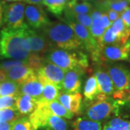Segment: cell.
<instances>
[{"mask_svg": "<svg viewBox=\"0 0 130 130\" xmlns=\"http://www.w3.org/2000/svg\"><path fill=\"white\" fill-rule=\"evenodd\" d=\"M97 42L98 44V48H101V47L106 46V45L119 43L118 33L116 32V30L114 29V28H113L112 26H110L109 28H107L106 30L102 37Z\"/></svg>", "mask_w": 130, "mask_h": 130, "instance_id": "cell-23", "label": "cell"}, {"mask_svg": "<svg viewBox=\"0 0 130 130\" xmlns=\"http://www.w3.org/2000/svg\"><path fill=\"white\" fill-rule=\"evenodd\" d=\"M18 95L0 96V110L7 108H16Z\"/></svg>", "mask_w": 130, "mask_h": 130, "instance_id": "cell-29", "label": "cell"}, {"mask_svg": "<svg viewBox=\"0 0 130 130\" xmlns=\"http://www.w3.org/2000/svg\"><path fill=\"white\" fill-rule=\"evenodd\" d=\"M42 30L53 47L71 51L84 48L83 43L73 30L65 23L50 22Z\"/></svg>", "mask_w": 130, "mask_h": 130, "instance_id": "cell-2", "label": "cell"}, {"mask_svg": "<svg viewBox=\"0 0 130 130\" xmlns=\"http://www.w3.org/2000/svg\"><path fill=\"white\" fill-rule=\"evenodd\" d=\"M3 2H17V1H23V0H2Z\"/></svg>", "mask_w": 130, "mask_h": 130, "instance_id": "cell-42", "label": "cell"}, {"mask_svg": "<svg viewBox=\"0 0 130 130\" xmlns=\"http://www.w3.org/2000/svg\"><path fill=\"white\" fill-rule=\"evenodd\" d=\"M25 4L23 2H13L3 5L4 28L20 29L27 23H25Z\"/></svg>", "mask_w": 130, "mask_h": 130, "instance_id": "cell-7", "label": "cell"}, {"mask_svg": "<svg viewBox=\"0 0 130 130\" xmlns=\"http://www.w3.org/2000/svg\"><path fill=\"white\" fill-rule=\"evenodd\" d=\"M90 1H92V2H95V3L97 5V4H99V3L102 2L103 1H104V0H90Z\"/></svg>", "mask_w": 130, "mask_h": 130, "instance_id": "cell-41", "label": "cell"}, {"mask_svg": "<svg viewBox=\"0 0 130 130\" xmlns=\"http://www.w3.org/2000/svg\"><path fill=\"white\" fill-rule=\"evenodd\" d=\"M95 77L97 80L98 87L100 93H103L108 96L114 93L115 87L107 72L101 69H98L95 71Z\"/></svg>", "mask_w": 130, "mask_h": 130, "instance_id": "cell-16", "label": "cell"}, {"mask_svg": "<svg viewBox=\"0 0 130 130\" xmlns=\"http://www.w3.org/2000/svg\"><path fill=\"white\" fill-rule=\"evenodd\" d=\"M100 25H101V26L102 28L106 29V30L111 25V23L110 22L106 13H103L102 14L101 18V20H100Z\"/></svg>", "mask_w": 130, "mask_h": 130, "instance_id": "cell-36", "label": "cell"}, {"mask_svg": "<svg viewBox=\"0 0 130 130\" xmlns=\"http://www.w3.org/2000/svg\"><path fill=\"white\" fill-rule=\"evenodd\" d=\"M85 69L77 67L66 71L64 75L61 91L69 94L79 93L82 85V77L85 73Z\"/></svg>", "mask_w": 130, "mask_h": 130, "instance_id": "cell-11", "label": "cell"}, {"mask_svg": "<svg viewBox=\"0 0 130 130\" xmlns=\"http://www.w3.org/2000/svg\"><path fill=\"white\" fill-rule=\"evenodd\" d=\"M25 61H26V64L28 65V67H30L35 72H36L38 69L41 67L42 65L43 64L45 61V59L44 57H43L38 54L31 53V54L29 56L28 59Z\"/></svg>", "mask_w": 130, "mask_h": 130, "instance_id": "cell-28", "label": "cell"}, {"mask_svg": "<svg viewBox=\"0 0 130 130\" xmlns=\"http://www.w3.org/2000/svg\"><path fill=\"white\" fill-rule=\"evenodd\" d=\"M108 74L111 79L117 90L127 89L130 83V71L120 64L109 66L107 69Z\"/></svg>", "mask_w": 130, "mask_h": 130, "instance_id": "cell-12", "label": "cell"}, {"mask_svg": "<svg viewBox=\"0 0 130 130\" xmlns=\"http://www.w3.org/2000/svg\"><path fill=\"white\" fill-rule=\"evenodd\" d=\"M43 90L41 98L38 101V103H47L56 101L61 93V90L56 85L51 83H43Z\"/></svg>", "mask_w": 130, "mask_h": 130, "instance_id": "cell-19", "label": "cell"}, {"mask_svg": "<svg viewBox=\"0 0 130 130\" xmlns=\"http://www.w3.org/2000/svg\"><path fill=\"white\" fill-rule=\"evenodd\" d=\"M120 18L123 21L124 24L128 29L130 30V7H127L121 14Z\"/></svg>", "mask_w": 130, "mask_h": 130, "instance_id": "cell-35", "label": "cell"}, {"mask_svg": "<svg viewBox=\"0 0 130 130\" xmlns=\"http://www.w3.org/2000/svg\"><path fill=\"white\" fill-rule=\"evenodd\" d=\"M106 13L107 16H108V18L111 24L116 20V19H118L120 17L119 13H118L117 12L114 11V10H112V9H108Z\"/></svg>", "mask_w": 130, "mask_h": 130, "instance_id": "cell-37", "label": "cell"}, {"mask_svg": "<svg viewBox=\"0 0 130 130\" xmlns=\"http://www.w3.org/2000/svg\"><path fill=\"white\" fill-rule=\"evenodd\" d=\"M36 73L42 84L46 83L53 84L61 90L64 70L45 59L43 64L36 72Z\"/></svg>", "mask_w": 130, "mask_h": 130, "instance_id": "cell-8", "label": "cell"}, {"mask_svg": "<svg viewBox=\"0 0 130 130\" xmlns=\"http://www.w3.org/2000/svg\"><path fill=\"white\" fill-rule=\"evenodd\" d=\"M89 30L90 32V34L96 41H98L102 37L104 32L106 31V29H104L101 26L100 23L92 24L90 28H89Z\"/></svg>", "mask_w": 130, "mask_h": 130, "instance_id": "cell-32", "label": "cell"}, {"mask_svg": "<svg viewBox=\"0 0 130 130\" xmlns=\"http://www.w3.org/2000/svg\"><path fill=\"white\" fill-rule=\"evenodd\" d=\"M38 104H42L46 107L47 110L52 113L53 115L59 116L61 118H66L68 119H71L74 117V113L65 108L57 100L51 101L47 103H38Z\"/></svg>", "mask_w": 130, "mask_h": 130, "instance_id": "cell-18", "label": "cell"}, {"mask_svg": "<svg viewBox=\"0 0 130 130\" xmlns=\"http://www.w3.org/2000/svg\"><path fill=\"white\" fill-rule=\"evenodd\" d=\"M5 74L6 79L12 80L19 85H21L33 74H36V72L25 64L16 66L5 71Z\"/></svg>", "mask_w": 130, "mask_h": 130, "instance_id": "cell-14", "label": "cell"}, {"mask_svg": "<svg viewBox=\"0 0 130 130\" xmlns=\"http://www.w3.org/2000/svg\"><path fill=\"white\" fill-rule=\"evenodd\" d=\"M28 26L26 24L20 29L2 28L0 32V56L2 58L21 61L28 59L31 53L22 47V41Z\"/></svg>", "mask_w": 130, "mask_h": 130, "instance_id": "cell-1", "label": "cell"}, {"mask_svg": "<svg viewBox=\"0 0 130 130\" xmlns=\"http://www.w3.org/2000/svg\"><path fill=\"white\" fill-rule=\"evenodd\" d=\"M77 1H88V0H77Z\"/></svg>", "mask_w": 130, "mask_h": 130, "instance_id": "cell-44", "label": "cell"}, {"mask_svg": "<svg viewBox=\"0 0 130 130\" xmlns=\"http://www.w3.org/2000/svg\"><path fill=\"white\" fill-rule=\"evenodd\" d=\"M25 18L28 25L34 30L43 29L51 22L41 5H26Z\"/></svg>", "mask_w": 130, "mask_h": 130, "instance_id": "cell-10", "label": "cell"}, {"mask_svg": "<svg viewBox=\"0 0 130 130\" xmlns=\"http://www.w3.org/2000/svg\"><path fill=\"white\" fill-rule=\"evenodd\" d=\"M93 5L88 1L69 0L64 9V14H90L93 11Z\"/></svg>", "mask_w": 130, "mask_h": 130, "instance_id": "cell-17", "label": "cell"}, {"mask_svg": "<svg viewBox=\"0 0 130 130\" xmlns=\"http://www.w3.org/2000/svg\"><path fill=\"white\" fill-rule=\"evenodd\" d=\"M98 49L101 56V64L106 60H128L130 54V41H128L124 45L119 43L106 45L98 48Z\"/></svg>", "mask_w": 130, "mask_h": 130, "instance_id": "cell-9", "label": "cell"}, {"mask_svg": "<svg viewBox=\"0 0 130 130\" xmlns=\"http://www.w3.org/2000/svg\"><path fill=\"white\" fill-rule=\"evenodd\" d=\"M69 0H43V5L46 6L48 10L53 14L60 17Z\"/></svg>", "mask_w": 130, "mask_h": 130, "instance_id": "cell-21", "label": "cell"}, {"mask_svg": "<svg viewBox=\"0 0 130 130\" xmlns=\"http://www.w3.org/2000/svg\"><path fill=\"white\" fill-rule=\"evenodd\" d=\"M21 116L16 108L0 110V122H13Z\"/></svg>", "mask_w": 130, "mask_h": 130, "instance_id": "cell-27", "label": "cell"}, {"mask_svg": "<svg viewBox=\"0 0 130 130\" xmlns=\"http://www.w3.org/2000/svg\"><path fill=\"white\" fill-rule=\"evenodd\" d=\"M5 2L0 0V28L2 25L3 22V5H4Z\"/></svg>", "mask_w": 130, "mask_h": 130, "instance_id": "cell-40", "label": "cell"}, {"mask_svg": "<svg viewBox=\"0 0 130 130\" xmlns=\"http://www.w3.org/2000/svg\"><path fill=\"white\" fill-rule=\"evenodd\" d=\"M100 93L95 75L89 77L84 88V96L87 101H92Z\"/></svg>", "mask_w": 130, "mask_h": 130, "instance_id": "cell-20", "label": "cell"}, {"mask_svg": "<svg viewBox=\"0 0 130 130\" xmlns=\"http://www.w3.org/2000/svg\"><path fill=\"white\" fill-rule=\"evenodd\" d=\"M115 100L109 98L105 100L95 99L88 101L85 108V118L95 121H103L114 113Z\"/></svg>", "mask_w": 130, "mask_h": 130, "instance_id": "cell-5", "label": "cell"}, {"mask_svg": "<svg viewBox=\"0 0 130 130\" xmlns=\"http://www.w3.org/2000/svg\"><path fill=\"white\" fill-rule=\"evenodd\" d=\"M25 64H26L25 61L15 60V59L5 61H2L0 63V70L7 71V70H9L14 67L18 66V65Z\"/></svg>", "mask_w": 130, "mask_h": 130, "instance_id": "cell-34", "label": "cell"}, {"mask_svg": "<svg viewBox=\"0 0 130 130\" xmlns=\"http://www.w3.org/2000/svg\"><path fill=\"white\" fill-rule=\"evenodd\" d=\"M38 106V101L27 94H19L17 98L16 109L21 116L30 115Z\"/></svg>", "mask_w": 130, "mask_h": 130, "instance_id": "cell-15", "label": "cell"}, {"mask_svg": "<svg viewBox=\"0 0 130 130\" xmlns=\"http://www.w3.org/2000/svg\"><path fill=\"white\" fill-rule=\"evenodd\" d=\"M20 85L14 81L6 79L0 82V96L18 95Z\"/></svg>", "mask_w": 130, "mask_h": 130, "instance_id": "cell-24", "label": "cell"}, {"mask_svg": "<svg viewBox=\"0 0 130 130\" xmlns=\"http://www.w3.org/2000/svg\"><path fill=\"white\" fill-rule=\"evenodd\" d=\"M130 123L120 118H114L105 124L103 130H127Z\"/></svg>", "mask_w": 130, "mask_h": 130, "instance_id": "cell-25", "label": "cell"}, {"mask_svg": "<svg viewBox=\"0 0 130 130\" xmlns=\"http://www.w3.org/2000/svg\"><path fill=\"white\" fill-rule=\"evenodd\" d=\"M33 130H67L68 122L63 118L51 113L42 104H38L36 109L29 116Z\"/></svg>", "mask_w": 130, "mask_h": 130, "instance_id": "cell-4", "label": "cell"}, {"mask_svg": "<svg viewBox=\"0 0 130 130\" xmlns=\"http://www.w3.org/2000/svg\"><path fill=\"white\" fill-rule=\"evenodd\" d=\"M12 130H33L32 125L27 117L19 118L12 124Z\"/></svg>", "mask_w": 130, "mask_h": 130, "instance_id": "cell-30", "label": "cell"}, {"mask_svg": "<svg viewBox=\"0 0 130 130\" xmlns=\"http://www.w3.org/2000/svg\"><path fill=\"white\" fill-rule=\"evenodd\" d=\"M43 85L38 78L36 73L20 85L19 94H27L38 101L42 96Z\"/></svg>", "mask_w": 130, "mask_h": 130, "instance_id": "cell-13", "label": "cell"}, {"mask_svg": "<svg viewBox=\"0 0 130 130\" xmlns=\"http://www.w3.org/2000/svg\"><path fill=\"white\" fill-rule=\"evenodd\" d=\"M44 59L66 72L77 67L86 70L89 66L88 56L79 50H65L53 47L45 54Z\"/></svg>", "mask_w": 130, "mask_h": 130, "instance_id": "cell-3", "label": "cell"}, {"mask_svg": "<svg viewBox=\"0 0 130 130\" xmlns=\"http://www.w3.org/2000/svg\"><path fill=\"white\" fill-rule=\"evenodd\" d=\"M12 122H0V130H12Z\"/></svg>", "mask_w": 130, "mask_h": 130, "instance_id": "cell-38", "label": "cell"}, {"mask_svg": "<svg viewBox=\"0 0 130 130\" xmlns=\"http://www.w3.org/2000/svg\"><path fill=\"white\" fill-rule=\"evenodd\" d=\"M25 3H28V5H42L43 0H23Z\"/></svg>", "mask_w": 130, "mask_h": 130, "instance_id": "cell-39", "label": "cell"}, {"mask_svg": "<svg viewBox=\"0 0 130 130\" xmlns=\"http://www.w3.org/2000/svg\"><path fill=\"white\" fill-rule=\"evenodd\" d=\"M22 47L28 52L39 54H46L53 46L43 32H38L28 26L22 41Z\"/></svg>", "mask_w": 130, "mask_h": 130, "instance_id": "cell-6", "label": "cell"}, {"mask_svg": "<svg viewBox=\"0 0 130 130\" xmlns=\"http://www.w3.org/2000/svg\"><path fill=\"white\" fill-rule=\"evenodd\" d=\"M74 130H101V124L87 118H79L73 123Z\"/></svg>", "mask_w": 130, "mask_h": 130, "instance_id": "cell-22", "label": "cell"}, {"mask_svg": "<svg viewBox=\"0 0 130 130\" xmlns=\"http://www.w3.org/2000/svg\"><path fill=\"white\" fill-rule=\"evenodd\" d=\"M65 20H73L78 23L81 24L86 28H90L92 25V19L90 14H64Z\"/></svg>", "mask_w": 130, "mask_h": 130, "instance_id": "cell-26", "label": "cell"}, {"mask_svg": "<svg viewBox=\"0 0 130 130\" xmlns=\"http://www.w3.org/2000/svg\"><path fill=\"white\" fill-rule=\"evenodd\" d=\"M127 90H129V92L130 93V83H129V85H128V87H127Z\"/></svg>", "mask_w": 130, "mask_h": 130, "instance_id": "cell-43", "label": "cell"}, {"mask_svg": "<svg viewBox=\"0 0 130 130\" xmlns=\"http://www.w3.org/2000/svg\"><path fill=\"white\" fill-rule=\"evenodd\" d=\"M128 2H129V3H130V0H127Z\"/></svg>", "mask_w": 130, "mask_h": 130, "instance_id": "cell-45", "label": "cell"}, {"mask_svg": "<svg viewBox=\"0 0 130 130\" xmlns=\"http://www.w3.org/2000/svg\"><path fill=\"white\" fill-rule=\"evenodd\" d=\"M82 95L79 93L72 95V101L70 103V111L73 113H79L82 109Z\"/></svg>", "mask_w": 130, "mask_h": 130, "instance_id": "cell-31", "label": "cell"}, {"mask_svg": "<svg viewBox=\"0 0 130 130\" xmlns=\"http://www.w3.org/2000/svg\"><path fill=\"white\" fill-rule=\"evenodd\" d=\"M113 99L121 101H129L130 93L127 89L117 90L113 93Z\"/></svg>", "mask_w": 130, "mask_h": 130, "instance_id": "cell-33", "label": "cell"}]
</instances>
